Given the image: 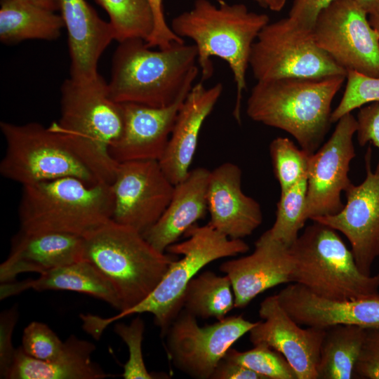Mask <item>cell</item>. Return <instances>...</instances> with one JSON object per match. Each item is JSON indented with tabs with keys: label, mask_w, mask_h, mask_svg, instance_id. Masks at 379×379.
<instances>
[{
	"label": "cell",
	"mask_w": 379,
	"mask_h": 379,
	"mask_svg": "<svg viewBox=\"0 0 379 379\" xmlns=\"http://www.w3.org/2000/svg\"><path fill=\"white\" fill-rule=\"evenodd\" d=\"M269 22L267 15L251 11L243 4L220 0L215 6L209 0H196L190 10L175 16L170 25L177 36L194 41L202 80L213 75L211 57L228 64L237 89L233 114L239 123L251 48Z\"/></svg>",
	"instance_id": "1"
},
{
	"label": "cell",
	"mask_w": 379,
	"mask_h": 379,
	"mask_svg": "<svg viewBox=\"0 0 379 379\" xmlns=\"http://www.w3.org/2000/svg\"><path fill=\"white\" fill-rule=\"evenodd\" d=\"M197 57L196 46L185 42L158 51L142 39L120 42L112 58L109 95L118 103L169 106L191 91L200 72Z\"/></svg>",
	"instance_id": "2"
},
{
	"label": "cell",
	"mask_w": 379,
	"mask_h": 379,
	"mask_svg": "<svg viewBox=\"0 0 379 379\" xmlns=\"http://www.w3.org/2000/svg\"><path fill=\"white\" fill-rule=\"evenodd\" d=\"M346 76L281 78L257 81L246 114L254 121L291 134L302 149L312 154L331 124V103Z\"/></svg>",
	"instance_id": "3"
},
{
	"label": "cell",
	"mask_w": 379,
	"mask_h": 379,
	"mask_svg": "<svg viewBox=\"0 0 379 379\" xmlns=\"http://www.w3.org/2000/svg\"><path fill=\"white\" fill-rule=\"evenodd\" d=\"M61 112L49 126L67 140L101 182L112 184L119 163L109 148L124 128L123 109L99 74L88 81L66 79L61 86Z\"/></svg>",
	"instance_id": "4"
},
{
	"label": "cell",
	"mask_w": 379,
	"mask_h": 379,
	"mask_svg": "<svg viewBox=\"0 0 379 379\" xmlns=\"http://www.w3.org/2000/svg\"><path fill=\"white\" fill-rule=\"evenodd\" d=\"M185 234L186 240L171 244L166 251L182 257L171 264L146 299L109 318L81 314L86 332L98 340L110 324L132 314L150 313L164 335L182 309V297L187 286L201 269L215 260L234 257L249 250V246L243 239H230L208 223L204 226L194 225Z\"/></svg>",
	"instance_id": "5"
},
{
	"label": "cell",
	"mask_w": 379,
	"mask_h": 379,
	"mask_svg": "<svg viewBox=\"0 0 379 379\" xmlns=\"http://www.w3.org/2000/svg\"><path fill=\"white\" fill-rule=\"evenodd\" d=\"M111 184L88 185L65 177L22 186L18 207L20 231L68 233L86 237L112 219Z\"/></svg>",
	"instance_id": "6"
},
{
	"label": "cell",
	"mask_w": 379,
	"mask_h": 379,
	"mask_svg": "<svg viewBox=\"0 0 379 379\" xmlns=\"http://www.w3.org/2000/svg\"><path fill=\"white\" fill-rule=\"evenodd\" d=\"M84 259L111 283L123 312L152 293L176 256L159 251L142 233L111 219L84 237Z\"/></svg>",
	"instance_id": "7"
},
{
	"label": "cell",
	"mask_w": 379,
	"mask_h": 379,
	"mask_svg": "<svg viewBox=\"0 0 379 379\" xmlns=\"http://www.w3.org/2000/svg\"><path fill=\"white\" fill-rule=\"evenodd\" d=\"M291 282L328 299L354 300L379 293V271L361 272L353 254L333 228L314 221L289 247Z\"/></svg>",
	"instance_id": "8"
},
{
	"label": "cell",
	"mask_w": 379,
	"mask_h": 379,
	"mask_svg": "<svg viewBox=\"0 0 379 379\" xmlns=\"http://www.w3.org/2000/svg\"><path fill=\"white\" fill-rule=\"evenodd\" d=\"M0 129L6 145L0 173L6 179L22 186L65 177H74L88 185L105 183L64 136L50 126L1 121Z\"/></svg>",
	"instance_id": "9"
},
{
	"label": "cell",
	"mask_w": 379,
	"mask_h": 379,
	"mask_svg": "<svg viewBox=\"0 0 379 379\" xmlns=\"http://www.w3.org/2000/svg\"><path fill=\"white\" fill-rule=\"evenodd\" d=\"M249 67L257 81L347 74L317 44L312 30L289 17L269 22L262 29L252 46Z\"/></svg>",
	"instance_id": "10"
},
{
	"label": "cell",
	"mask_w": 379,
	"mask_h": 379,
	"mask_svg": "<svg viewBox=\"0 0 379 379\" xmlns=\"http://www.w3.org/2000/svg\"><path fill=\"white\" fill-rule=\"evenodd\" d=\"M255 324L238 315L199 326L196 317L182 309L164 334L168 357L190 377L211 379L228 350Z\"/></svg>",
	"instance_id": "11"
},
{
	"label": "cell",
	"mask_w": 379,
	"mask_h": 379,
	"mask_svg": "<svg viewBox=\"0 0 379 379\" xmlns=\"http://www.w3.org/2000/svg\"><path fill=\"white\" fill-rule=\"evenodd\" d=\"M355 0H335L317 18V44L340 67L379 77V34Z\"/></svg>",
	"instance_id": "12"
},
{
	"label": "cell",
	"mask_w": 379,
	"mask_h": 379,
	"mask_svg": "<svg viewBox=\"0 0 379 379\" xmlns=\"http://www.w3.org/2000/svg\"><path fill=\"white\" fill-rule=\"evenodd\" d=\"M356 118L348 113L342 117L329 139L309 157L307 174L306 220L331 215L344 206L340 195L352 183L348 173L356 156L353 136Z\"/></svg>",
	"instance_id": "13"
},
{
	"label": "cell",
	"mask_w": 379,
	"mask_h": 379,
	"mask_svg": "<svg viewBox=\"0 0 379 379\" xmlns=\"http://www.w3.org/2000/svg\"><path fill=\"white\" fill-rule=\"evenodd\" d=\"M174 186L159 161L119 163L111 184L114 195L112 220L143 234L166 210Z\"/></svg>",
	"instance_id": "14"
},
{
	"label": "cell",
	"mask_w": 379,
	"mask_h": 379,
	"mask_svg": "<svg viewBox=\"0 0 379 379\" xmlns=\"http://www.w3.org/2000/svg\"><path fill=\"white\" fill-rule=\"evenodd\" d=\"M371 153L368 147L365 154L366 178L345 190L346 204L342 210L312 220L346 237L357 267L366 275H371L372 265L379 257V171H372Z\"/></svg>",
	"instance_id": "15"
},
{
	"label": "cell",
	"mask_w": 379,
	"mask_h": 379,
	"mask_svg": "<svg viewBox=\"0 0 379 379\" xmlns=\"http://www.w3.org/2000/svg\"><path fill=\"white\" fill-rule=\"evenodd\" d=\"M257 321L250 330L254 345H265L280 352L294 369L298 379H317L320 349L326 329L302 328L280 304L270 295L260 304Z\"/></svg>",
	"instance_id": "16"
},
{
	"label": "cell",
	"mask_w": 379,
	"mask_h": 379,
	"mask_svg": "<svg viewBox=\"0 0 379 379\" xmlns=\"http://www.w3.org/2000/svg\"><path fill=\"white\" fill-rule=\"evenodd\" d=\"M219 268L231 281L235 308H243L267 289L291 282L293 261L289 247L267 230L251 254L225 261Z\"/></svg>",
	"instance_id": "17"
},
{
	"label": "cell",
	"mask_w": 379,
	"mask_h": 379,
	"mask_svg": "<svg viewBox=\"0 0 379 379\" xmlns=\"http://www.w3.org/2000/svg\"><path fill=\"white\" fill-rule=\"evenodd\" d=\"M277 295L284 309L300 325L324 329L339 324L379 328V293L354 300H334L293 283Z\"/></svg>",
	"instance_id": "18"
},
{
	"label": "cell",
	"mask_w": 379,
	"mask_h": 379,
	"mask_svg": "<svg viewBox=\"0 0 379 379\" xmlns=\"http://www.w3.org/2000/svg\"><path fill=\"white\" fill-rule=\"evenodd\" d=\"M187 96L164 107L121 103L124 128L119 139L109 148L112 157L119 163L159 161L166 150L178 114Z\"/></svg>",
	"instance_id": "19"
},
{
	"label": "cell",
	"mask_w": 379,
	"mask_h": 379,
	"mask_svg": "<svg viewBox=\"0 0 379 379\" xmlns=\"http://www.w3.org/2000/svg\"><path fill=\"white\" fill-rule=\"evenodd\" d=\"M241 168L225 162L210 172L206 199L208 224L230 239H243L261 225L259 203L241 189Z\"/></svg>",
	"instance_id": "20"
},
{
	"label": "cell",
	"mask_w": 379,
	"mask_h": 379,
	"mask_svg": "<svg viewBox=\"0 0 379 379\" xmlns=\"http://www.w3.org/2000/svg\"><path fill=\"white\" fill-rule=\"evenodd\" d=\"M221 83L209 88L202 82L194 84L178 114L171 135L159 163L175 185L190 171L203 124L218 101Z\"/></svg>",
	"instance_id": "21"
},
{
	"label": "cell",
	"mask_w": 379,
	"mask_h": 379,
	"mask_svg": "<svg viewBox=\"0 0 379 379\" xmlns=\"http://www.w3.org/2000/svg\"><path fill=\"white\" fill-rule=\"evenodd\" d=\"M60 15L68 34L70 78H96L99 59L113 40L114 29L86 0H60Z\"/></svg>",
	"instance_id": "22"
},
{
	"label": "cell",
	"mask_w": 379,
	"mask_h": 379,
	"mask_svg": "<svg viewBox=\"0 0 379 379\" xmlns=\"http://www.w3.org/2000/svg\"><path fill=\"white\" fill-rule=\"evenodd\" d=\"M84 237L48 232L25 234L19 232L12 240L11 252L0 265V281H16L24 272L44 274L58 267L84 259Z\"/></svg>",
	"instance_id": "23"
},
{
	"label": "cell",
	"mask_w": 379,
	"mask_h": 379,
	"mask_svg": "<svg viewBox=\"0 0 379 379\" xmlns=\"http://www.w3.org/2000/svg\"><path fill=\"white\" fill-rule=\"evenodd\" d=\"M210 171L197 167L174 186L170 203L157 222L142 234L160 252L177 240L208 211L207 187Z\"/></svg>",
	"instance_id": "24"
},
{
	"label": "cell",
	"mask_w": 379,
	"mask_h": 379,
	"mask_svg": "<svg viewBox=\"0 0 379 379\" xmlns=\"http://www.w3.org/2000/svg\"><path fill=\"white\" fill-rule=\"evenodd\" d=\"M95 346L74 335L65 341L62 353L51 361H41L16 348L3 378L8 379H103L110 377L91 359Z\"/></svg>",
	"instance_id": "25"
},
{
	"label": "cell",
	"mask_w": 379,
	"mask_h": 379,
	"mask_svg": "<svg viewBox=\"0 0 379 379\" xmlns=\"http://www.w3.org/2000/svg\"><path fill=\"white\" fill-rule=\"evenodd\" d=\"M27 289L36 291L64 290L85 293L121 310L119 299L111 283L85 259L51 270L35 279L1 284V300Z\"/></svg>",
	"instance_id": "26"
},
{
	"label": "cell",
	"mask_w": 379,
	"mask_h": 379,
	"mask_svg": "<svg viewBox=\"0 0 379 379\" xmlns=\"http://www.w3.org/2000/svg\"><path fill=\"white\" fill-rule=\"evenodd\" d=\"M64 27L62 16L54 11L24 0H0V41L3 44L55 40Z\"/></svg>",
	"instance_id": "27"
},
{
	"label": "cell",
	"mask_w": 379,
	"mask_h": 379,
	"mask_svg": "<svg viewBox=\"0 0 379 379\" xmlns=\"http://www.w3.org/2000/svg\"><path fill=\"white\" fill-rule=\"evenodd\" d=\"M366 328L339 324L326 328L317 366V379L355 378V367L366 338Z\"/></svg>",
	"instance_id": "28"
},
{
	"label": "cell",
	"mask_w": 379,
	"mask_h": 379,
	"mask_svg": "<svg viewBox=\"0 0 379 379\" xmlns=\"http://www.w3.org/2000/svg\"><path fill=\"white\" fill-rule=\"evenodd\" d=\"M235 308L231 281L225 275L205 271L193 278L182 297V309L197 318L221 320Z\"/></svg>",
	"instance_id": "29"
},
{
	"label": "cell",
	"mask_w": 379,
	"mask_h": 379,
	"mask_svg": "<svg viewBox=\"0 0 379 379\" xmlns=\"http://www.w3.org/2000/svg\"><path fill=\"white\" fill-rule=\"evenodd\" d=\"M107 13L119 43L130 39L146 41L154 28L147 0H95Z\"/></svg>",
	"instance_id": "30"
},
{
	"label": "cell",
	"mask_w": 379,
	"mask_h": 379,
	"mask_svg": "<svg viewBox=\"0 0 379 379\" xmlns=\"http://www.w3.org/2000/svg\"><path fill=\"white\" fill-rule=\"evenodd\" d=\"M307 176L290 188L281 191L277 203L276 220L268 230L271 236L290 247L299 236L306 218Z\"/></svg>",
	"instance_id": "31"
},
{
	"label": "cell",
	"mask_w": 379,
	"mask_h": 379,
	"mask_svg": "<svg viewBox=\"0 0 379 379\" xmlns=\"http://www.w3.org/2000/svg\"><path fill=\"white\" fill-rule=\"evenodd\" d=\"M270 154L281 191L290 188L307 176L311 154L299 149L288 138L274 139L270 145Z\"/></svg>",
	"instance_id": "32"
},
{
	"label": "cell",
	"mask_w": 379,
	"mask_h": 379,
	"mask_svg": "<svg viewBox=\"0 0 379 379\" xmlns=\"http://www.w3.org/2000/svg\"><path fill=\"white\" fill-rule=\"evenodd\" d=\"M224 358L239 363L265 379H298L286 358L278 351L262 344L241 352L230 348Z\"/></svg>",
	"instance_id": "33"
},
{
	"label": "cell",
	"mask_w": 379,
	"mask_h": 379,
	"mask_svg": "<svg viewBox=\"0 0 379 379\" xmlns=\"http://www.w3.org/2000/svg\"><path fill=\"white\" fill-rule=\"evenodd\" d=\"M346 79L343 95L332 111L331 123L337 122L344 115L364 105L379 102V77L347 71Z\"/></svg>",
	"instance_id": "34"
},
{
	"label": "cell",
	"mask_w": 379,
	"mask_h": 379,
	"mask_svg": "<svg viewBox=\"0 0 379 379\" xmlns=\"http://www.w3.org/2000/svg\"><path fill=\"white\" fill-rule=\"evenodd\" d=\"M114 332L125 343L128 349V359L124 366L122 377L124 379H152L145 366L142 351L145 332V323L140 317L134 318L130 324L117 323Z\"/></svg>",
	"instance_id": "35"
},
{
	"label": "cell",
	"mask_w": 379,
	"mask_h": 379,
	"mask_svg": "<svg viewBox=\"0 0 379 379\" xmlns=\"http://www.w3.org/2000/svg\"><path fill=\"white\" fill-rule=\"evenodd\" d=\"M65 342L46 324L32 321L24 329L22 346L27 355L41 361H51L62 352Z\"/></svg>",
	"instance_id": "36"
},
{
	"label": "cell",
	"mask_w": 379,
	"mask_h": 379,
	"mask_svg": "<svg viewBox=\"0 0 379 379\" xmlns=\"http://www.w3.org/2000/svg\"><path fill=\"white\" fill-rule=\"evenodd\" d=\"M379 379V328H366L355 367V378Z\"/></svg>",
	"instance_id": "37"
},
{
	"label": "cell",
	"mask_w": 379,
	"mask_h": 379,
	"mask_svg": "<svg viewBox=\"0 0 379 379\" xmlns=\"http://www.w3.org/2000/svg\"><path fill=\"white\" fill-rule=\"evenodd\" d=\"M154 19V28L149 37L145 41L149 48L164 49L174 42H185L184 39L177 36L166 21L163 9V0H147Z\"/></svg>",
	"instance_id": "38"
},
{
	"label": "cell",
	"mask_w": 379,
	"mask_h": 379,
	"mask_svg": "<svg viewBox=\"0 0 379 379\" xmlns=\"http://www.w3.org/2000/svg\"><path fill=\"white\" fill-rule=\"evenodd\" d=\"M360 108L356 118L357 141L361 146L371 142L379 151V102ZM375 171H379V159Z\"/></svg>",
	"instance_id": "39"
},
{
	"label": "cell",
	"mask_w": 379,
	"mask_h": 379,
	"mask_svg": "<svg viewBox=\"0 0 379 379\" xmlns=\"http://www.w3.org/2000/svg\"><path fill=\"white\" fill-rule=\"evenodd\" d=\"M18 313L15 308L4 311L1 314L0 375L4 378L16 348L13 347L11 336L17 321Z\"/></svg>",
	"instance_id": "40"
},
{
	"label": "cell",
	"mask_w": 379,
	"mask_h": 379,
	"mask_svg": "<svg viewBox=\"0 0 379 379\" xmlns=\"http://www.w3.org/2000/svg\"><path fill=\"white\" fill-rule=\"evenodd\" d=\"M335 0H294L288 16L300 27L312 30L319 13Z\"/></svg>",
	"instance_id": "41"
},
{
	"label": "cell",
	"mask_w": 379,
	"mask_h": 379,
	"mask_svg": "<svg viewBox=\"0 0 379 379\" xmlns=\"http://www.w3.org/2000/svg\"><path fill=\"white\" fill-rule=\"evenodd\" d=\"M211 379H265L262 375L235 361L223 358Z\"/></svg>",
	"instance_id": "42"
},
{
	"label": "cell",
	"mask_w": 379,
	"mask_h": 379,
	"mask_svg": "<svg viewBox=\"0 0 379 379\" xmlns=\"http://www.w3.org/2000/svg\"><path fill=\"white\" fill-rule=\"evenodd\" d=\"M355 1L369 15L368 20L379 19V0H355Z\"/></svg>",
	"instance_id": "43"
},
{
	"label": "cell",
	"mask_w": 379,
	"mask_h": 379,
	"mask_svg": "<svg viewBox=\"0 0 379 379\" xmlns=\"http://www.w3.org/2000/svg\"><path fill=\"white\" fill-rule=\"evenodd\" d=\"M41 8L51 11H58L60 10V0H24Z\"/></svg>",
	"instance_id": "44"
},
{
	"label": "cell",
	"mask_w": 379,
	"mask_h": 379,
	"mask_svg": "<svg viewBox=\"0 0 379 379\" xmlns=\"http://www.w3.org/2000/svg\"><path fill=\"white\" fill-rule=\"evenodd\" d=\"M267 7L272 11L279 12L284 7L286 0H265Z\"/></svg>",
	"instance_id": "45"
},
{
	"label": "cell",
	"mask_w": 379,
	"mask_h": 379,
	"mask_svg": "<svg viewBox=\"0 0 379 379\" xmlns=\"http://www.w3.org/2000/svg\"><path fill=\"white\" fill-rule=\"evenodd\" d=\"M371 25L378 32L379 34V19L375 20H369Z\"/></svg>",
	"instance_id": "46"
},
{
	"label": "cell",
	"mask_w": 379,
	"mask_h": 379,
	"mask_svg": "<svg viewBox=\"0 0 379 379\" xmlns=\"http://www.w3.org/2000/svg\"><path fill=\"white\" fill-rule=\"evenodd\" d=\"M253 1H255V3H257L258 5H260V6L263 7V8H267V4H266V1L265 0H252Z\"/></svg>",
	"instance_id": "47"
}]
</instances>
